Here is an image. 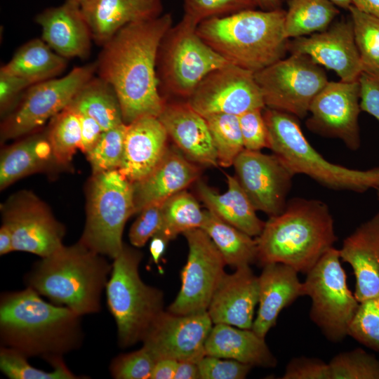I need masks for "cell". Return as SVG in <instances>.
Masks as SVG:
<instances>
[{
	"label": "cell",
	"instance_id": "cell-1",
	"mask_svg": "<svg viewBox=\"0 0 379 379\" xmlns=\"http://www.w3.org/2000/svg\"><path fill=\"white\" fill-rule=\"evenodd\" d=\"M172 24L170 13L131 22L102 45L97 72L115 91L126 124L142 117H158L164 107L157 62L161 43Z\"/></svg>",
	"mask_w": 379,
	"mask_h": 379
},
{
	"label": "cell",
	"instance_id": "cell-2",
	"mask_svg": "<svg viewBox=\"0 0 379 379\" xmlns=\"http://www.w3.org/2000/svg\"><path fill=\"white\" fill-rule=\"evenodd\" d=\"M81 317L67 307L48 303L29 287L5 293L0 301L1 341L27 357L48 361L80 346Z\"/></svg>",
	"mask_w": 379,
	"mask_h": 379
},
{
	"label": "cell",
	"instance_id": "cell-3",
	"mask_svg": "<svg viewBox=\"0 0 379 379\" xmlns=\"http://www.w3.org/2000/svg\"><path fill=\"white\" fill-rule=\"evenodd\" d=\"M338 238L328 206L318 199L295 197L284 210L270 216L257 237V262L290 266L307 273Z\"/></svg>",
	"mask_w": 379,
	"mask_h": 379
},
{
	"label": "cell",
	"instance_id": "cell-4",
	"mask_svg": "<svg viewBox=\"0 0 379 379\" xmlns=\"http://www.w3.org/2000/svg\"><path fill=\"white\" fill-rule=\"evenodd\" d=\"M285 14L282 8L244 10L206 19L199 24L197 33L230 64L255 73L288 52Z\"/></svg>",
	"mask_w": 379,
	"mask_h": 379
},
{
	"label": "cell",
	"instance_id": "cell-5",
	"mask_svg": "<svg viewBox=\"0 0 379 379\" xmlns=\"http://www.w3.org/2000/svg\"><path fill=\"white\" fill-rule=\"evenodd\" d=\"M112 265L80 241L41 258L25 276L27 287L79 316L100 310Z\"/></svg>",
	"mask_w": 379,
	"mask_h": 379
},
{
	"label": "cell",
	"instance_id": "cell-6",
	"mask_svg": "<svg viewBox=\"0 0 379 379\" xmlns=\"http://www.w3.org/2000/svg\"><path fill=\"white\" fill-rule=\"evenodd\" d=\"M263 116L268 131L269 149L294 175H305L334 190L362 193L379 189V166L358 170L332 163L309 142L297 117L266 107Z\"/></svg>",
	"mask_w": 379,
	"mask_h": 379
},
{
	"label": "cell",
	"instance_id": "cell-7",
	"mask_svg": "<svg viewBox=\"0 0 379 379\" xmlns=\"http://www.w3.org/2000/svg\"><path fill=\"white\" fill-rule=\"evenodd\" d=\"M142 254L124 244L114 259L105 290L109 310L113 316L119 343L128 347L142 341L164 310L163 293L147 285L139 274Z\"/></svg>",
	"mask_w": 379,
	"mask_h": 379
},
{
	"label": "cell",
	"instance_id": "cell-8",
	"mask_svg": "<svg viewBox=\"0 0 379 379\" xmlns=\"http://www.w3.org/2000/svg\"><path fill=\"white\" fill-rule=\"evenodd\" d=\"M133 214V183L117 169L93 174L88 192L86 225L79 241L114 259L124 246L125 224Z\"/></svg>",
	"mask_w": 379,
	"mask_h": 379
},
{
	"label": "cell",
	"instance_id": "cell-9",
	"mask_svg": "<svg viewBox=\"0 0 379 379\" xmlns=\"http://www.w3.org/2000/svg\"><path fill=\"white\" fill-rule=\"evenodd\" d=\"M197 27L183 16L164 36L157 57L159 86L187 99L209 73L230 63L198 35Z\"/></svg>",
	"mask_w": 379,
	"mask_h": 379
},
{
	"label": "cell",
	"instance_id": "cell-10",
	"mask_svg": "<svg viewBox=\"0 0 379 379\" xmlns=\"http://www.w3.org/2000/svg\"><path fill=\"white\" fill-rule=\"evenodd\" d=\"M339 249H329L307 272L304 286L310 297V317L332 341L347 335L348 326L359 302L350 290Z\"/></svg>",
	"mask_w": 379,
	"mask_h": 379
},
{
	"label": "cell",
	"instance_id": "cell-11",
	"mask_svg": "<svg viewBox=\"0 0 379 379\" xmlns=\"http://www.w3.org/2000/svg\"><path fill=\"white\" fill-rule=\"evenodd\" d=\"M266 107L305 118L328 82L321 65L305 54H291L255 73Z\"/></svg>",
	"mask_w": 379,
	"mask_h": 379
},
{
	"label": "cell",
	"instance_id": "cell-12",
	"mask_svg": "<svg viewBox=\"0 0 379 379\" xmlns=\"http://www.w3.org/2000/svg\"><path fill=\"white\" fill-rule=\"evenodd\" d=\"M96 71V62L88 64L73 68L62 77L29 86L22 95L20 104L4 121L1 138L20 137L43 126L69 105Z\"/></svg>",
	"mask_w": 379,
	"mask_h": 379
},
{
	"label": "cell",
	"instance_id": "cell-13",
	"mask_svg": "<svg viewBox=\"0 0 379 379\" xmlns=\"http://www.w3.org/2000/svg\"><path fill=\"white\" fill-rule=\"evenodd\" d=\"M188 245L181 286L168 311L187 314L207 311L213 295L225 274V260L208 234L201 228L182 233Z\"/></svg>",
	"mask_w": 379,
	"mask_h": 379
},
{
	"label": "cell",
	"instance_id": "cell-14",
	"mask_svg": "<svg viewBox=\"0 0 379 379\" xmlns=\"http://www.w3.org/2000/svg\"><path fill=\"white\" fill-rule=\"evenodd\" d=\"M2 224L11 231L13 251L44 258L64 245L63 226L37 197L22 191L12 196L1 207Z\"/></svg>",
	"mask_w": 379,
	"mask_h": 379
},
{
	"label": "cell",
	"instance_id": "cell-15",
	"mask_svg": "<svg viewBox=\"0 0 379 379\" xmlns=\"http://www.w3.org/2000/svg\"><path fill=\"white\" fill-rule=\"evenodd\" d=\"M187 102L203 117L213 114L239 116L265 107L255 73L230 63L209 73Z\"/></svg>",
	"mask_w": 379,
	"mask_h": 379
},
{
	"label": "cell",
	"instance_id": "cell-16",
	"mask_svg": "<svg viewBox=\"0 0 379 379\" xmlns=\"http://www.w3.org/2000/svg\"><path fill=\"white\" fill-rule=\"evenodd\" d=\"M359 81H328L312 100L307 128L324 137L339 139L352 151L361 146Z\"/></svg>",
	"mask_w": 379,
	"mask_h": 379
},
{
	"label": "cell",
	"instance_id": "cell-17",
	"mask_svg": "<svg viewBox=\"0 0 379 379\" xmlns=\"http://www.w3.org/2000/svg\"><path fill=\"white\" fill-rule=\"evenodd\" d=\"M233 166L235 177L256 211L274 216L284 210L295 175L279 157L244 149Z\"/></svg>",
	"mask_w": 379,
	"mask_h": 379
},
{
	"label": "cell",
	"instance_id": "cell-18",
	"mask_svg": "<svg viewBox=\"0 0 379 379\" xmlns=\"http://www.w3.org/2000/svg\"><path fill=\"white\" fill-rule=\"evenodd\" d=\"M213 321L207 311L177 314L164 311L142 340L155 360L171 359L198 363L205 355V343Z\"/></svg>",
	"mask_w": 379,
	"mask_h": 379
},
{
	"label": "cell",
	"instance_id": "cell-19",
	"mask_svg": "<svg viewBox=\"0 0 379 379\" xmlns=\"http://www.w3.org/2000/svg\"><path fill=\"white\" fill-rule=\"evenodd\" d=\"M291 54H305L333 71L341 81H359L364 72L350 20H340L326 30L288 41Z\"/></svg>",
	"mask_w": 379,
	"mask_h": 379
},
{
	"label": "cell",
	"instance_id": "cell-20",
	"mask_svg": "<svg viewBox=\"0 0 379 379\" xmlns=\"http://www.w3.org/2000/svg\"><path fill=\"white\" fill-rule=\"evenodd\" d=\"M259 300L258 277L250 265L225 274L215 289L207 312L215 324L251 329Z\"/></svg>",
	"mask_w": 379,
	"mask_h": 379
},
{
	"label": "cell",
	"instance_id": "cell-21",
	"mask_svg": "<svg viewBox=\"0 0 379 379\" xmlns=\"http://www.w3.org/2000/svg\"><path fill=\"white\" fill-rule=\"evenodd\" d=\"M158 119L168 138L188 159L204 166H219L206 121L187 101L165 102Z\"/></svg>",
	"mask_w": 379,
	"mask_h": 379
},
{
	"label": "cell",
	"instance_id": "cell-22",
	"mask_svg": "<svg viewBox=\"0 0 379 379\" xmlns=\"http://www.w3.org/2000/svg\"><path fill=\"white\" fill-rule=\"evenodd\" d=\"M168 135L158 117H140L127 124L124 150L118 171L131 182L148 176L168 150Z\"/></svg>",
	"mask_w": 379,
	"mask_h": 379
},
{
	"label": "cell",
	"instance_id": "cell-23",
	"mask_svg": "<svg viewBox=\"0 0 379 379\" xmlns=\"http://www.w3.org/2000/svg\"><path fill=\"white\" fill-rule=\"evenodd\" d=\"M339 253L353 270L358 302L379 300V211L344 239Z\"/></svg>",
	"mask_w": 379,
	"mask_h": 379
},
{
	"label": "cell",
	"instance_id": "cell-24",
	"mask_svg": "<svg viewBox=\"0 0 379 379\" xmlns=\"http://www.w3.org/2000/svg\"><path fill=\"white\" fill-rule=\"evenodd\" d=\"M35 21L41 28V39L65 58H85L90 53L92 36L81 11L74 0L45 9Z\"/></svg>",
	"mask_w": 379,
	"mask_h": 379
},
{
	"label": "cell",
	"instance_id": "cell-25",
	"mask_svg": "<svg viewBox=\"0 0 379 379\" xmlns=\"http://www.w3.org/2000/svg\"><path fill=\"white\" fill-rule=\"evenodd\" d=\"M262 267L258 277V310L251 329L265 338L275 326L280 312L300 296L305 295V291L298 272L290 266L272 262Z\"/></svg>",
	"mask_w": 379,
	"mask_h": 379
},
{
	"label": "cell",
	"instance_id": "cell-26",
	"mask_svg": "<svg viewBox=\"0 0 379 379\" xmlns=\"http://www.w3.org/2000/svg\"><path fill=\"white\" fill-rule=\"evenodd\" d=\"M199 168L179 150L168 148L154 170L143 180L133 183L135 213L153 203H164L185 190L199 177Z\"/></svg>",
	"mask_w": 379,
	"mask_h": 379
},
{
	"label": "cell",
	"instance_id": "cell-27",
	"mask_svg": "<svg viewBox=\"0 0 379 379\" xmlns=\"http://www.w3.org/2000/svg\"><path fill=\"white\" fill-rule=\"evenodd\" d=\"M81 8L92 39L100 45L126 25L162 14L161 0H88Z\"/></svg>",
	"mask_w": 379,
	"mask_h": 379
},
{
	"label": "cell",
	"instance_id": "cell-28",
	"mask_svg": "<svg viewBox=\"0 0 379 379\" xmlns=\"http://www.w3.org/2000/svg\"><path fill=\"white\" fill-rule=\"evenodd\" d=\"M206 355L229 359L251 366L273 367L277 360L265 338L252 329L215 324L205 343Z\"/></svg>",
	"mask_w": 379,
	"mask_h": 379
},
{
	"label": "cell",
	"instance_id": "cell-29",
	"mask_svg": "<svg viewBox=\"0 0 379 379\" xmlns=\"http://www.w3.org/2000/svg\"><path fill=\"white\" fill-rule=\"evenodd\" d=\"M227 189L218 193L205 182H197V192L207 209L220 218L254 237H258L265 225L256 209L236 177L226 174Z\"/></svg>",
	"mask_w": 379,
	"mask_h": 379
},
{
	"label": "cell",
	"instance_id": "cell-30",
	"mask_svg": "<svg viewBox=\"0 0 379 379\" xmlns=\"http://www.w3.org/2000/svg\"><path fill=\"white\" fill-rule=\"evenodd\" d=\"M56 161L46 134L31 136L8 147L1 154L0 189Z\"/></svg>",
	"mask_w": 379,
	"mask_h": 379
},
{
	"label": "cell",
	"instance_id": "cell-31",
	"mask_svg": "<svg viewBox=\"0 0 379 379\" xmlns=\"http://www.w3.org/2000/svg\"><path fill=\"white\" fill-rule=\"evenodd\" d=\"M66 67V58L55 53L42 39H34L21 46L0 72L34 84L55 78Z\"/></svg>",
	"mask_w": 379,
	"mask_h": 379
},
{
	"label": "cell",
	"instance_id": "cell-32",
	"mask_svg": "<svg viewBox=\"0 0 379 379\" xmlns=\"http://www.w3.org/2000/svg\"><path fill=\"white\" fill-rule=\"evenodd\" d=\"M201 228L214 242L226 265L236 269L257 262L256 239L226 222L212 211H204Z\"/></svg>",
	"mask_w": 379,
	"mask_h": 379
},
{
	"label": "cell",
	"instance_id": "cell-33",
	"mask_svg": "<svg viewBox=\"0 0 379 379\" xmlns=\"http://www.w3.org/2000/svg\"><path fill=\"white\" fill-rule=\"evenodd\" d=\"M68 106L94 119L103 131L124 124L115 91L100 77H93L85 84Z\"/></svg>",
	"mask_w": 379,
	"mask_h": 379
},
{
	"label": "cell",
	"instance_id": "cell-34",
	"mask_svg": "<svg viewBox=\"0 0 379 379\" xmlns=\"http://www.w3.org/2000/svg\"><path fill=\"white\" fill-rule=\"evenodd\" d=\"M284 33L287 39L298 38L326 30L339 14L328 0H287Z\"/></svg>",
	"mask_w": 379,
	"mask_h": 379
},
{
	"label": "cell",
	"instance_id": "cell-35",
	"mask_svg": "<svg viewBox=\"0 0 379 379\" xmlns=\"http://www.w3.org/2000/svg\"><path fill=\"white\" fill-rule=\"evenodd\" d=\"M163 223L157 233L171 241L180 233L201 228L204 211L197 200L185 190L167 199L162 204Z\"/></svg>",
	"mask_w": 379,
	"mask_h": 379
},
{
	"label": "cell",
	"instance_id": "cell-36",
	"mask_svg": "<svg viewBox=\"0 0 379 379\" xmlns=\"http://www.w3.org/2000/svg\"><path fill=\"white\" fill-rule=\"evenodd\" d=\"M204 117L216 150L218 165L224 168L230 167L244 149L239 117L213 114Z\"/></svg>",
	"mask_w": 379,
	"mask_h": 379
},
{
	"label": "cell",
	"instance_id": "cell-37",
	"mask_svg": "<svg viewBox=\"0 0 379 379\" xmlns=\"http://www.w3.org/2000/svg\"><path fill=\"white\" fill-rule=\"evenodd\" d=\"M47 135L56 161L60 164L71 161L76 150L81 147V126L77 112L67 106L53 117Z\"/></svg>",
	"mask_w": 379,
	"mask_h": 379
},
{
	"label": "cell",
	"instance_id": "cell-38",
	"mask_svg": "<svg viewBox=\"0 0 379 379\" xmlns=\"http://www.w3.org/2000/svg\"><path fill=\"white\" fill-rule=\"evenodd\" d=\"M48 361L52 365L51 372L33 367L29 364L27 357L19 351L1 346L0 349V369L11 379H76L74 374L65 365L62 357H57Z\"/></svg>",
	"mask_w": 379,
	"mask_h": 379
},
{
	"label": "cell",
	"instance_id": "cell-39",
	"mask_svg": "<svg viewBox=\"0 0 379 379\" xmlns=\"http://www.w3.org/2000/svg\"><path fill=\"white\" fill-rule=\"evenodd\" d=\"M348 11L364 72L379 74V18L352 5Z\"/></svg>",
	"mask_w": 379,
	"mask_h": 379
},
{
	"label": "cell",
	"instance_id": "cell-40",
	"mask_svg": "<svg viewBox=\"0 0 379 379\" xmlns=\"http://www.w3.org/2000/svg\"><path fill=\"white\" fill-rule=\"evenodd\" d=\"M127 124L103 131L94 147L86 153L93 174L118 170L122 161Z\"/></svg>",
	"mask_w": 379,
	"mask_h": 379
},
{
	"label": "cell",
	"instance_id": "cell-41",
	"mask_svg": "<svg viewBox=\"0 0 379 379\" xmlns=\"http://www.w3.org/2000/svg\"><path fill=\"white\" fill-rule=\"evenodd\" d=\"M328 364L331 379H379V360L361 349L338 354Z\"/></svg>",
	"mask_w": 379,
	"mask_h": 379
},
{
	"label": "cell",
	"instance_id": "cell-42",
	"mask_svg": "<svg viewBox=\"0 0 379 379\" xmlns=\"http://www.w3.org/2000/svg\"><path fill=\"white\" fill-rule=\"evenodd\" d=\"M347 335L360 343L379 352V302H359L347 328Z\"/></svg>",
	"mask_w": 379,
	"mask_h": 379
},
{
	"label": "cell",
	"instance_id": "cell-43",
	"mask_svg": "<svg viewBox=\"0 0 379 379\" xmlns=\"http://www.w3.org/2000/svg\"><path fill=\"white\" fill-rule=\"evenodd\" d=\"M184 17L194 25L202 21L244 10L255 9V0H183Z\"/></svg>",
	"mask_w": 379,
	"mask_h": 379
},
{
	"label": "cell",
	"instance_id": "cell-44",
	"mask_svg": "<svg viewBox=\"0 0 379 379\" xmlns=\"http://www.w3.org/2000/svg\"><path fill=\"white\" fill-rule=\"evenodd\" d=\"M156 360L145 347L120 354L112 361L109 371L117 379H148Z\"/></svg>",
	"mask_w": 379,
	"mask_h": 379
},
{
	"label": "cell",
	"instance_id": "cell-45",
	"mask_svg": "<svg viewBox=\"0 0 379 379\" xmlns=\"http://www.w3.org/2000/svg\"><path fill=\"white\" fill-rule=\"evenodd\" d=\"M263 109H253L238 116L246 149L260 151L269 148V135Z\"/></svg>",
	"mask_w": 379,
	"mask_h": 379
},
{
	"label": "cell",
	"instance_id": "cell-46",
	"mask_svg": "<svg viewBox=\"0 0 379 379\" xmlns=\"http://www.w3.org/2000/svg\"><path fill=\"white\" fill-rule=\"evenodd\" d=\"M162 204H149L138 213L129 230V240L133 246L142 247L160 231L163 223Z\"/></svg>",
	"mask_w": 379,
	"mask_h": 379
},
{
	"label": "cell",
	"instance_id": "cell-47",
	"mask_svg": "<svg viewBox=\"0 0 379 379\" xmlns=\"http://www.w3.org/2000/svg\"><path fill=\"white\" fill-rule=\"evenodd\" d=\"M201 379H243L253 366L236 360L205 355L199 362Z\"/></svg>",
	"mask_w": 379,
	"mask_h": 379
},
{
	"label": "cell",
	"instance_id": "cell-48",
	"mask_svg": "<svg viewBox=\"0 0 379 379\" xmlns=\"http://www.w3.org/2000/svg\"><path fill=\"white\" fill-rule=\"evenodd\" d=\"M282 379H331L328 364L320 359L301 357L288 364Z\"/></svg>",
	"mask_w": 379,
	"mask_h": 379
},
{
	"label": "cell",
	"instance_id": "cell-49",
	"mask_svg": "<svg viewBox=\"0 0 379 379\" xmlns=\"http://www.w3.org/2000/svg\"><path fill=\"white\" fill-rule=\"evenodd\" d=\"M361 111L379 121V74L363 72L359 79Z\"/></svg>",
	"mask_w": 379,
	"mask_h": 379
},
{
	"label": "cell",
	"instance_id": "cell-50",
	"mask_svg": "<svg viewBox=\"0 0 379 379\" xmlns=\"http://www.w3.org/2000/svg\"><path fill=\"white\" fill-rule=\"evenodd\" d=\"M33 85L29 81L0 72V107L1 113L20 98L22 93Z\"/></svg>",
	"mask_w": 379,
	"mask_h": 379
},
{
	"label": "cell",
	"instance_id": "cell-51",
	"mask_svg": "<svg viewBox=\"0 0 379 379\" xmlns=\"http://www.w3.org/2000/svg\"><path fill=\"white\" fill-rule=\"evenodd\" d=\"M77 114L81 126V149L86 154L96 144L103 131L100 124L92 117L79 112Z\"/></svg>",
	"mask_w": 379,
	"mask_h": 379
},
{
	"label": "cell",
	"instance_id": "cell-52",
	"mask_svg": "<svg viewBox=\"0 0 379 379\" xmlns=\"http://www.w3.org/2000/svg\"><path fill=\"white\" fill-rule=\"evenodd\" d=\"M178 361L171 359H160L155 361L152 379L174 378Z\"/></svg>",
	"mask_w": 379,
	"mask_h": 379
},
{
	"label": "cell",
	"instance_id": "cell-53",
	"mask_svg": "<svg viewBox=\"0 0 379 379\" xmlns=\"http://www.w3.org/2000/svg\"><path fill=\"white\" fill-rule=\"evenodd\" d=\"M174 378H200L198 363L187 360L178 361Z\"/></svg>",
	"mask_w": 379,
	"mask_h": 379
},
{
	"label": "cell",
	"instance_id": "cell-54",
	"mask_svg": "<svg viewBox=\"0 0 379 379\" xmlns=\"http://www.w3.org/2000/svg\"><path fill=\"white\" fill-rule=\"evenodd\" d=\"M168 242V241L159 234H156L152 237L149 251L155 264L158 265L159 263L160 259L165 252Z\"/></svg>",
	"mask_w": 379,
	"mask_h": 379
},
{
	"label": "cell",
	"instance_id": "cell-55",
	"mask_svg": "<svg viewBox=\"0 0 379 379\" xmlns=\"http://www.w3.org/2000/svg\"><path fill=\"white\" fill-rule=\"evenodd\" d=\"M351 4L360 11L379 18V0H351Z\"/></svg>",
	"mask_w": 379,
	"mask_h": 379
},
{
	"label": "cell",
	"instance_id": "cell-56",
	"mask_svg": "<svg viewBox=\"0 0 379 379\" xmlns=\"http://www.w3.org/2000/svg\"><path fill=\"white\" fill-rule=\"evenodd\" d=\"M13 251L12 234L9 229L2 224L0 229V254L5 255Z\"/></svg>",
	"mask_w": 379,
	"mask_h": 379
},
{
	"label": "cell",
	"instance_id": "cell-57",
	"mask_svg": "<svg viewBox=\"0 0 379 379\" xmlns=\"http://www.w3.org/2000/svg\"><path fill=\"white\" fill-rule=\"evenodd\" d=\"M257 6L262 11H274L281 8V0H255Z\"/></svg>",
	"mask_w": 379,
	"mask_h": 379
},
{
	"label": "cell",
	"instance_id": "cell-58",
	"mask_svg": "<svg viewBox=\"0 0 379 379\" xmlns=\"http://www.w3.org/2000/svg\"><path fill=\"white\" fill-rule=\"evenodd\" d=\"M335 5L338 8L348 10L352 5L351 0H328Z\"/></svg>",
	"mask_w": 379,
	"mask_h": 379
},
{
	"label": "cell",
	"instance_id": "cell-59",
	"mask_svg": "<svg viewBox=\"0 0 379 379\" xmlns=\"http://www.w3.org/2000/svg\"><path fill=\"white\" fill-rule=\"evenodd\" d=\"M76 1L77 2H78L80 5H81L82 4L86 2L88 0H74Z\"/></svg>",
	"mask_w": 379,
	"mask_h": 379
},
{
	"label": "cell",
	"instance_id": "cell-60",
	"mask_svg": "<svg viewBox=\"0 0 379 379\" xmlns=\"http://www.w3.org/2000/svg\"><path fill=\"white\" fill-rule=\"evenodd\" d=\"M376 195H377L378 199L379 200V189L376 190Z\"/></svg>",
	"mask_w": 379,
	"mask_h": 379
}]
</instances>
